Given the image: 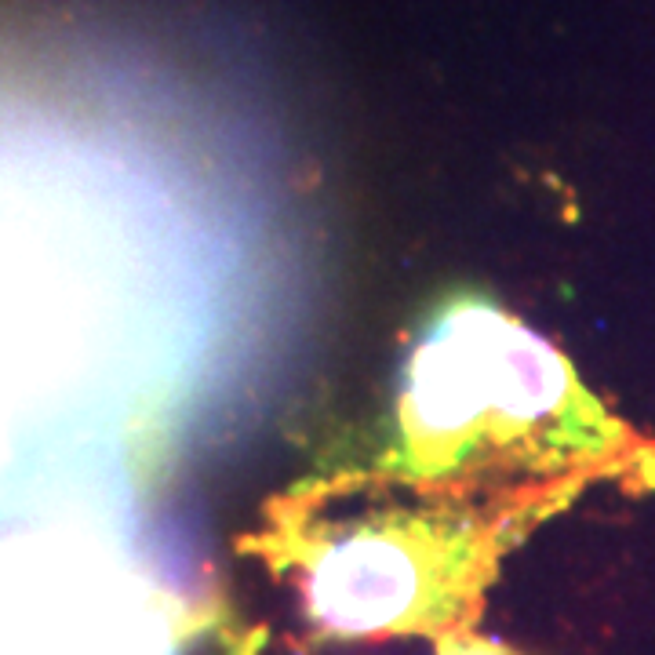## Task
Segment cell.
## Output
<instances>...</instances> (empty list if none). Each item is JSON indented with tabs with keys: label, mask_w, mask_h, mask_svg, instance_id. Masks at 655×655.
Returning a JSON list of instances; mask_svg holds the SVG:
<instances>
[{
	"label": "cell",
	"mask_w": 655,
	"mask_h": 655,
	"mask_svg": "<svg viewBox=\"0 0 655 655\" xmlns=\"http://www.w3.org/2000/svg\"><path fill=\"white\" fill-rule=\"evenodd\" d=\"M568 390L572 375L543 339L492 310H459L415 353L404 423L419 444L452 452L550 423Z\"/></svg>",
	"instance_id": "1"
},
{
	"label": "cell",
	"mask_w": 655,
	"mask_h": 655,
	"mask_svg": "<svg viewBox=\"0 0 655 655\" xmlns=\"http://www.w3.org/2000/svg\"><path fill=\"white\" fill-rule=\"evenodd\" d=\"M306 608L313 623L339 637L437 634L452 626L459 583L452 557L423 535L364 528L313 550Z\"/></svg>",
	"instance_id": "2"
},
{
	"label": "cell",
	"mask_w": 655,
	"mask_h": 655,
	"mask_svg": "<svg viewBox=\"0 0 655 655\" xmlns=\"http://www.w3.org/2000/svg\"><path fill=\"white\" fill-rule=\"evenodd\" d=\"M441 655H514V652H506V648L492 645V641H470V637H452V641H444V645H441Z\"/></svg>",
	"instance_id": "3"
}]
</instances>
